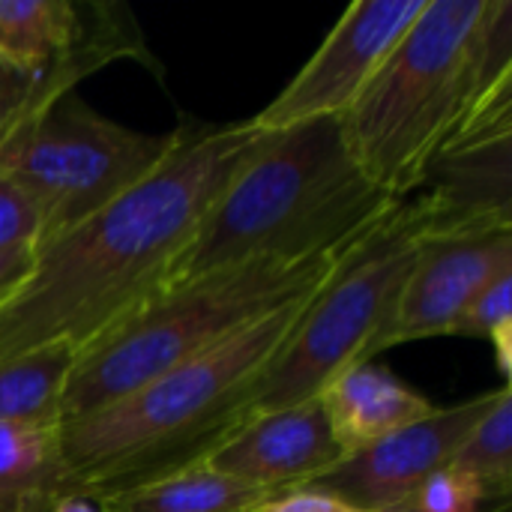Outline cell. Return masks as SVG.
Wrapping results in <instances>:
<instances>
[{
  "label": "cell",
  "instance_id": "14",
  "mask_svg": "<svg viewBox=\"0 0 512 512\" xmlns=\"http://www.w3.org/2000/svg\"><path fill=\"white\" fill-rule=\"evenodd\" d=\"M345 459L432 414V402L390 369L360 363L336 375L318 396Z\"/></svg>",
  "mask_w": 512,
  "mask_h": 512
},
{
  "label": "cell",
  "instance_id": "26",
  "mask_svg": "<svg viewBox=\"0 0 512 512\" xmlns=\"http://www.w3.org/2000/svg\"><path fill=\"white\" fill-rule=\"evenodd\" d=\"M489 345H492V351H495V363H498L501 375H504V378H510V372H512V327L498 330V333L489 339Z\"/></svg>",
  "mask_w": 512,
  "mask_h": 512
},
{
  "label": "cell",
  "instance_id": "13",
  "mask_svg": "<svg viewBox=\"0 0 512 512\" xmlns=\"http://www.w3.org/2000/svg\"><path fill=\"white\" fill-rule=\"evenodd\" d=\"M345 459L318 399L252 417L204 465L273 495L312 486Z\"/></svg>",
  "mask_w": 512,
  "mask_h": 512
},
{
  "label": "cell",
  "instance_id": "1",
  "mask_svg": "<svg viewBox=\"0 0 512 512\" xmlns=\"http://www.w3.org/2000/svg\"><path fill=\"white\" fill-rule=\"evenodd\" d=\"M249 120L189 123L180 147L120 201L33 246V267L0 303V360L48 345L81 351L168 285L210 204L261 144Z\"/></svg>",
  "mask_w": 512,
  "mask_h": 512
},
{
  "label": "cell",
  "instance_id": "27",
  "mask_svg": "<svg viewBox=\"0 0 512 512\" xmlns=\"http://www.w3.org/2000/svg\"><path fill=\"white\" fill-rule=\"evenodd\" d=\"M396 512H417V510H411V507H408V510H396ZM495 512H510V504H507V507H498Z\"/></svg>",
  "mask_w": 512,
  "mask_h": 512
},
{
  "label": "cell",
  "instance_id": "16",
  "mask_svg": "<svg viewBox=\"0 0 512 512\" xmlns=\"http://www.w3.org/2000/svg\"><path fill=\"white\" fill-rule=\"evenodd\" d=\"M75 354L72 345H48L0 360V426H57Z\"/></svg>",
  "mask_w": 512,
  "mask_h": 512
},
{
  "label": "cell",
  "instance_id": "20",
  "mask_svg": "<svg viewBox=\"0 0 512 512\" xmlns=\"http://www.w3.org/2000/svg\"><path fill=\"white\" fill-rule=\"evenodd\" d=\"M57 99L39 72L0 63V144L42 105Z\"/></svg>",
  "mask_w": 512,
  "mask_h": 512
},
{
  "label": "cell",
  "instance_id": "12",
  "mask_svg": "<svg viewBox=\"0 0 512 512\" xmlns=\"http://www.w3.org/2000/svg\"><path fill=\"white\" fill-rule=\"evenodd\" d=\"M417 192L432 240L512 231V123L459 135Z\"/></svg>",
  "mask_w": 512,
  "mask_h": 512
},
{
  "label": "cell",
  "instance_id": "3",
  "mask_svg": "<svg viewBox=\"0 0 512 512\" xmlns=\"http://www.w3.org/2000/svg\"><path fill=\"white\" fill-rule=\"evenodd\" d=\"M510 96V0H426L339 126L357 168L408 201L456 132Z\"/></svg>",
  "mask_w": 512,
  "mask_h": 512
},
{
  "label": "cell",
  "instance_id": "15",
  "mask_svg": "<svg viewBox=\"0 0 512 512\" xmlns=\"http://www.w3.org/2000/svg\"><path fill=\"white\" fill-rule=\"evenodd\" d=\"M270 498L267 489L195 465L102 501L108 512H255Z\"/></svg>",
  "mask_w": 512,
  "mask_h": 512
},
{
  "label": "cell",
  "instance_id": "19",
  "mask_svg": "<svg viewBox=\"0 0 512 512\" xmlns=\"http://www.w3.org/2000/svg\"><path fill=\"white\" fill-rule=\"evenodd\" d=\"M512 501L492 498L480 480L459 468H444L438 471L411 501V510L417 512H495L498 507H507Z\"/></svg>",
  "mask_w": 512,
  "mask_h": 512
},
{
  "label": "cell",
  "instance_id": "18",
  "mask_svg": "<svg viewBox=\"0 0 512 512\" xmlns=\"http://www.w3.org/2000/svg\"><path fill=\"white\" fill-rule=\"evenodd\" d=\"M453 468L471 474L483 489L498 498L512 501V387L495 390L492 408L480 417L468 441L459 447Z\"/></svg>",
  "mask_w": 512,
  "mask_h": 512
},
{
  "label": "cell",
  "instance_id": "11",
  "mask_svg": "<svg viewBox=\"0 0 512 512\" xmlns=\"http://www.w3.org/2000/svg\"><path fill=\"white\" fill-rule=\"evenodd\" d=\"M507 273H512V231L429 240L399 291L381 351L453 336L474 297Z\"/></svg>",
  "mask_w": 512,
  "mask_h": 512
},
{
  "label": "cell",
  "instance_id": "4",
  "mask_svg": "<svg viewBox=\"0 0 512 512\" xmlns=\"http://www.w3.org/2000/svg\"><path fill=\"white\" fill-rule=\"evenodd\" d=\"M396 204L357 168L339 117L264 132L177 255L168 285L252 261L339 252Z\"/></svg>",
  "mask_w": 512,
  "mask_h": 512
},
{
  "label": "cell",
  "instance_id": "6",
  "mask_svg": "<svg viewBox=\"0 0 512 512\" xmlns=\"http://www.w3.org/2000/svg\"><path fill=\"white\" fill-rule=\"evenodd\" d=\"M429 225L420 201H399L369 228L306 300L294 336L267 369L252 417L315 399L336 375L372 363L414 270Z\"/></svg>",
  "mask_w": 512,
  "mask_h": 512
},
{
  "label": "cell",
  "instance_id": "21",
  "mask_svg": "<svg viewBox=\"0 0 512 512\" xmlns=\"http://www.w3.org/2000/svg\"><path fill=\"white\" fill-rule=\"evenodd\" d=\"M504 327H512V273L498 276L489 288H483L474 297V303L465 309L462 321L456 324L453 336L489 342Z\"/></svg>",
  "mask_w": 512,
  "mask_h": 512
},
{
  "label": "cell",
  "instance_id": "2",
  "mask_svg": "<svg viewBox=\"0 0 512 512\" xmlns=\"http://www.w3.org/2000/svg\"><path fill=\"white\" fill-rule=\"evenodd\" d=\"M315 291L282 303L135 393L60 420L54 492L111 498L204 465L252 420L261 381Z\"/></svg>",
  "mask_w": 512,
  "mask_h": 512
},
{
  "label": "cell",
  "instance_id": "22",
  "mask_svg": "<svg viewBox=\"0 0 512 512\" xmlns=\"http://www.w3.org/2000/svg\"><path fill=\"white\" fill-rule=\"evenodd\" d=\"M39 240V216L33 204L21 195L15 183L0 174V252L15 246H36Z\"/></svg>",
  "mask_w": 512,
  "mask_h": 512
},
{
  "label": "cell",
  "instance_id": "8",
  "mask_svg": "<svg viewBox=\"0 0 512 512\" xmlns=\"http://www.w3.org/2000/svg\"><path fill=\"white\" fill-rule=\"evenodd\" d=\"M120 57L153 63L123 3L0 0V63L39 72L54 96Z\"/></svg>",
  "mask_w": 512,
  "mask_h": 512
},
{
  "label": "cell",
  "instance_id": "7",
  "mask_svg": "<svg viewBox=\"0 0 512 512\" xmlns=\"http://www.w3.org/2000/svg\"><path fill=\"white\" fill-rule=\"evenodd\" d=\"M186 126L138 132L90 108L78 90H66L0 144V174L33 204L39 246L156 174L186 138Z\"/></svg>",
  "mask_w": 512,
  "mask_h": 512
},
{
  "label": "cell",
  "instance_id": "24",
  "mask_svg": "<svg viewBox=\"0 0 512 512\" xmlns=\"http://www.w3.org/2000/svg\"><path fill=\"white\" fill-rule=\"evenodd\" d=\"M18 512H108V507L102 498H93V495L42 489V492L24 495Z\"/></svg>",
  "mask_w": 512,
  "mask_h": 512
},
{
  "label": "cell",
  "instance_id": "5",
  "mask_svg": "<svg viewBox=\"0 0 512 512\" xmlns=\"http://www.w3.org/2000/svg\"><path fill=\"white\" fill-rule=\"evenodd\" d=\"M351 246L303 261H252L159 288L75 354L60 420L135 393L282 303L315 291Z\"/></svg>",
  "mask_w": 512,
  "mask_h": 512
},
{
  "label": "cell",
  "instance_id": "23",
  "mask_svg": "<svg viewBox=\"0 0 512 512\" xmlns=\"http://www.w3.org/2000/svg\"><path fill=\"white\" fill-rule=\"evenodd\" d=\"M255 512H366L324 489L315 486H303V489H291V492H279L270 501H264Z\"/></svg>",
  "mask_w": 512,
  "mask_h": 512
},
{
  "label": "cell",
  "instance_id": "10",
  "mask_svg": "<svg viewBox=\"0 0 512 512\" xmlns=\"http://www.w3.org/2000/svg\"><path fill=\"white\" fill-rule=\"evenodd\" d=\"M492 399L495 390L450 408H432L423 420L342 459L312 486L366 512L408 510L414 495L453 465L459 447L492 408Z\"/></svg>",
  "mask_w": 512,
  "mask_h": 512
},
{
  "label": "cell",
  "instance_id": "17",
  "mask_svg": "<svg viewBox=\"0 0 512 512\" xmlns=\"http://www.w3.org/2000/svg\"><path fill=\"white\" fill-rule=\"evenodd\" d=\"M57 426H0V512H18L24 495L54 489Z\"/></svg>",
  "mask_w": 512,
  "mask_h": 512
},
{
  "label": "cell",
  "instance_id": "9",
  "mask_svg": "<svg viewBox=\"0 0 512 512\" xmlns=\"http://www.w3.org/2000/svg\"><path fill=\"white\" fill-rule=\"evenodd\" d=\"M426 0H354L309 63L249 123L261 132L342 117L417 21Z\"/></svg>",
  "mask_w": 512,
  "mask_h": 512
},
{
  "label": "cell",
  "instance_id": "25",
  "mask_svg": "<svg viewBox=\"0 0 512 512\" xmlns=\"http://www.w3.org/2000/svg\"><path fill=\"white\" fill-rule=\"evenodd\" d=\"M33 267V243L0 252V303L24 282Z\"/></svg>",
  "mask_w": 512,
  "mask_h": 512
}]
</instances>
